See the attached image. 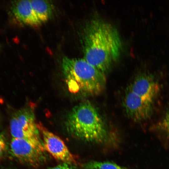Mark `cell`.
<instances>
[{
    "mask_svg": "<svg viewBox=\"0 0 169 169\" xmlns=\"http://www.w3.org/2000/svg\"><path fill=\"white\" fill-rule=\"evenodd\" d=\"M82 41L84 58L104 74L119 58L121 41L112 25L99 19L89 21L83 30Z\"/></svg>",
    "mask_w": 169,
    "mask_h": 169,
    "instance_id": "cell-1",
    "label": "cell"
},
{
    "mask_svg": "<svg viewBox=\"0 0 169 169\" xmlns=\"http://www.w3.org/2000/svg\"><path fill=\"white\" fill-rule=\"evenodd\" d=\"M62 66L69 91L84 96L98 94L106 83L104 74L83 58L64 57Z\"/></svg>",
    "mask_w": 169,
    "mask_h": 169,
    "instance_id": "cell-2",
    "label": "cell"
},
{
    "mask_svg": "<svg viewBox=\"0 0 169 169\" xmlns=\"http://www.w3.org/2000/svg\"><path fill=\"white\" fill-rule=\"evenodd\" d=\"M65 123L69 133L79 139L99 143L106 138L104 121L96 109L89 102L74 107L69 112Z\"/></svg>",
    "mask_w": 169,
    "mask_h": 169,
    "instance_id": "cell-3",
    "label": "cell"
},
{
    "mask_svg": "<svg viewBox=\"0 0 169 169\" xmlns=\"http://www.w3.org/2000/svg\"><path fill=\"white\" fill-rule=\"evenodd\" d=\"M35 120L34 110L31 106L21 109L12 116L10 122V133L12 138L26 139L45 150Z\"/></svg>",
    "mask_w": 169,
    "mask_h": 169,
    "instance_id": "cell-4",
    "label": "cell"
},
{
    "mask_svg": "<svg viewBox=\"0 0 169 169\" xmlns=\"http://www.w3.org/2000/svg\"><path fill=\"white\" fill-rule=\"evenodd\" d=\"M44 150L29 141L12 138L10 145L11 155L19 161L33 167L40 165L44 160Z\"/></svg>",
    "mask_w": 169,
    "mask_h": 169,
    "instance_id": "cell-5",
    "label": "cell"
},
{
    "mask_svg": "<svg viewBox=\"0 0 169 169\" xmlns=\"http://www.w3.org/2000/svg\"><path fill=\"white\" fill-rule=\"evenodd\" d=\"M123 104L127 115L134 121L146 120L152 112L153 103L144 100L128 87L125 93Z\"/></svg>",
    "mask_w": 169,
    "mask_h": 169,
    "instance_id": "cell-6",
    "label": "cell"
},
{
    "mask_svg": "<svg viewBox=\"0 0 169 169\" xmlns=\"http://www.w3.org/2000/svg\"><path fill=\"white\" fill-rule=\"evenodd\" d=\"M37 125L42 135L45 150L55 159L64 163L71 165L74 163V156L62 139L41 125Z\"/></svg>",
    "mask_w": 169,
    "mask_h": 169,
    "instance_id": "cell-7",
    "label": "cell"
},
{
    "mask_svg": "<svg viewBox=\"0 0 169 169\" xmlns=\"http://www.w3.org/2000/svg\"><path fill=\"white\" fill-rule=\"evenodd\" d=\"M128 87L144 100L153 103L160 90L156 81L146 74L137 76Z\"/></svg>",
    "mask_w": 169,
    "mask_h": 169,
    "instance_id": "cell-8",
    "label": "cell"
},
{
    "mask_svg": "<svg viewBox=\"0 0 169 169\" xmlns=\"http://www.w3.org/2000/svg\"><path fill=\"white\" fill-rule=\"evenodd\" d=\"M11 11L17 20L24 24L37 27L42 23L34 12L30 0L13 1L12 3Z\"/></svg>",
    "mask_w": 169,
    "mask_h": 169,
    "instance_id": "cell-9",
    "label": "cell"
},
{
    "mask_svg": "<svg viewBox=\"0 0 169 169\" xmlns=\"http://www.w3.org/2000/svg\"><path fill=\"white\" fill-rule=\"evenodd\" d=\"M30 1L34 13L41 23L46 22L51 17L53 7L51 3L42 0Z\"/></svg>",
    "mask_w": 169,
    "mask_h": 169,
    "instance_id": "cell-10",
    "label": "cell"
},
{
    "mask_svg": "<svg viewBox=\"0 0 169 169\" xmlns=\"http://www.w3.org/2000/svg\"><path fill=\"white\" fill-rule=\"evenodd\" d=\"M85 169H128L110 161H91L84 164Z\"/></svg>",
    "mask_w": 169,
    "mask_h": 169,
    "instance_id": "cell-11",
    "label": "cell"
},
{
    "mask_svg": "<svg viewBox=\"0 0 169 169\" xmlns=\"http://www.w3.org/2000/svg\"><path fill=\"white\" fill-rule=\"evenodd\" d=\"M157 125L160 130L169 135V109Z\"/></svg>",
    "mask_w": 169,
    "mask_h": 169,
    "instance_id": "cell-12",
    "label": "cell"
},
{
    "mask_svg": "<svg viewBox=\"0 0 169 169\" xmlns=\"http://www.w3.org/2000/svg\"><path fill=\"white\" fill-rule=\"evenodd\" d=\"M6 143L4 133H0V160L6 149Z\"/></svg>",
    "mask_w": 169,
    "mask_h": 169,
    "instance_id": "cell-13",
    "label": "cell"
},
{
    "mask_svg": "<svg viewBox=\"0 0 169 169\" xmlns=\"http://www.w3.org/2000/svg\"><path fill=\"white\" fill-rule=\"evenodd\" d=\"M48 169H76L71 164L62 163Z\"/></svg>",
    "mask_w": 169,
    "mask_h": 169,
    "instance_id": "cell-14",
    "label": "cell"
},
{
    "mask_svg": "<svg viewBox=\"0 0 169 169\" xmlns=\"http://www.w3.org/2000/svg\"></svg>",
    "mask_w": 169,
    "mask_h": 169,
    "instance_id": "cell-15",
    "label": "cell"
}]
</instances>
